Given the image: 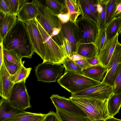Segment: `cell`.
Returning a JSON list of instances; mask_svg holds the SVG:
<instances>
[{
  "label": "cell",
  "instance_id": "50",
  "mask_svg": "<svg viewBox=\"0 0 121 121\" xmlns=\"http://www.w3.org/2000/svg\"><path fill=\"white\" fill-rule=\"evenodd\" d=\"M2 40L0 35V44L2 42Z\"/></svg>",
  "mask_w": 121,
  "mask_h": 121
},
{
  "label": "cell",
  "instance_id": "33",
  "mask_svg": "<svg viewBox=\"0 0 121 121\" xmlns=\"http://www.w3.org/2000/svg\"><path fill=\"white\" fill-rule=\"evenodd\" d=\"M82 15L95 22L97 21L87 4L85 0H78Z\"/></svg>",
  "mask_w": 121,
  "mask_h": 121
},
{
  "label": "cell",
  "instance_id": "38",
  "mask_svg": "<svg viewBox=\"0 0 121 121\" xmlns=\"http://www.w3.org/2000/svg\"><path fill=\"white\" fill-rule=\"evenodd\" d=\"M63 44L65 49L67 57L69 59H71L72 54V52L70 45L68 40L66 38L63 37Z\"/></svg>",
  "mask_w": 121,
  "mask_h": 121
},
{
  "label": "cell",
  "instance_id": "16",
  "mask_svg": "<svg viewBox=\"0 0 121 121\" xmlns=\"http://www.w3.org/2000/svg\"><path fill=\"white\" fill-rule=\"evenodd\" d=\"M117 33L112 38L108 40L103 49L97 55L100 64L104 67L107 66L112 56L118 39Z\"/></svg>",
  "mask_w": 121,
  "mask_h": 121
},
{
  "label": "cell",
  "instance_id": "3",
  "mask_svg": "<svg viewBox=\"0 0 121 121\" xmlns=\"http://www.w3.org/2000/svg\"><path fill=\"white\" fill-rule=\"evenodd\" d=\"M57 82L71 94L78 92L101 84L83 75L65 70L57 80Z\"/></svg>",
  "mask_w": 121,
  "mask_h": 121
},
{
  "label": "cell",
  "instance_id": "24",
  "mask_svg": "<svg viewBox=\"0 0 121 121\" xmlns=\"http://www.w3.org/2000/svg\"><path fill=\"white\" fill-rule=\"evenodd\" d=\"M56 113L61 121H91L87 117L79 116L55 107Z\"/></svg>",
  "mask_w": 121,
  "mask_h": 121
},
{
  "label": "cell",
  "instance_id": "17",
  "mask_svg": "<svg viewBox=\"0 0 121 121\" xmlns=\"http://www.w3.org/2000/svg\"><path fill=\"white\" fill-rule=\"evenodd\" d=\"M60 14H68L69 21L75 23L80 15H82L78 0H63L62 9Z\"/></svg>",
  "mask_w": 121,
  "mask_h": 121
},
{
  "label": "cell",
  "instance_id": "10",
  "mask_svg": "<svg viewBox=\"0 0 121 121\" xmlns=\"http://www.w3.org/2000/svg\"><path fill=\"white\" fill-rule=\"evenodd\" d=\"M29 37L34 52L44 59L45 50L42 38L34 20L25 23Z\"/></svg>",
  "mask_w": 121,
  "mask_h": 121
},
{
  "label": "cell",
  "instance_id": "46",
  "mask_svg": "<svg viewBox=\"0 0 121 121\" xmlns=\"http://www.w3.org/2000/svg\"><path fill=\"white\" fill-rule=\"evenodd\" d=\"M3 52L2 42L0 44V70L3 62Z\"/></svg>",
  "mask_w": 121,
  "mask_h": 121
},
{
  "label": "cell",
  "instance_id": "39",
  "mask_svg": "<svg viewBox=\"0 0 121 121\" xmlns=\"http://www.w3.org/2000/svg\"><path fill=\"white\" fill-rule=\"evenodd\" d=\"M74 61L82 70L92 66L88 62L86 58Z\"/></svg>",
  "mask_w": 121,
  "mask_h": 121
},
{
  "label": "cell",
  "instance_id": "26",
  "mask_svg": "<svg viewBox=\"0 0 121 121\" xmlns=\"http://www.w3.org/2000/svg\"><path fill=\"white\" fill-rule=\"evenodd\" d=\"M32 68H26L24 65L20 67L13 75H10L11 81L14 84L23 81H26L30 73Z\"/></svg>",
  "mask_w": 121,
  "mask_h": 121
},
{
  "label": "cell",
  "instance_id": "6",
  "mask_svg": "<svg viewBox=\"0 0 121 121\" xmlns=\"http://www.w3.org/2000/svg\"><path fill=\"white\" fill-rule=\"evenodd\" d=\"M75 24L78 32V43H95L99 32L96 23L82 15L78 18Z\"/></svg>",
  "mask_w": 121,
  "mask_h": 121
},
{
  "label": "cell",
  "instance_id": "48",
  "mask_svg": "<svg viewBox=\"0 0 121 121\" xmlns=\"http://www.w3.org/2000/svg\"><path fill=\"white\" fill-rule=\"evenodd\" d=\"M6 14L0 11V26Z\"/></svg>",
  "mask_w": 121,
  "mask_h": 121
},
{
  "label": "cell",
  "instance_id": "35",
  "mask_svg": "<svg viewBox=\"0 0 121 121\" xmlns=\"http://www.w3.org/2000/svg\"><path fill=\"white\" fill-rule=\"evenodd\" d=\"M112 87L113 94L121 93V64L118 66Z\"/></svg>",
  "mask_w": 121,
  "mask_h": 121
},
{
  "label": "cell",
  "instance_id": "5",
  "mask_svg": "<svg viewBox=\"0 0 121 121\" xmlns=\"http://www.w3.org/2000/svg\"><path fill=\"white\" fill-rule=\"evenodd\" d=\"M35 0L39 12L36 18L49 35L51 37L53 33L60 31L61 23L57 16L53 14L41 0Z\"/></svg>",
  "mask_w": 121,
  "mask_h": 121
},
{
  "label": "cell",
  "instance_id": "30",
  "mask_svg": "<svg viewBox=\"0 0 121 121\" xmlns=\"http://www.w3.org/2000/svg\"><path fill=\"white\" fill-rule=\"evenodd\" d=\"M99 2L102 5L103 10L102 12L99 14L97 20V24L99 29L103 30L106 27L105 19L106 9V5L109 0H98Z\"/></svg>",
  "mask_w": 121,
  "mask_h": 121
},
{
  "label": "cell",
  "instance_id": "11",
  "mask_svg": "<svg viewBox=\"0 0 121 121\" xmlns=\"http://www.w3.org/2000/svg\"><path fill=\"white\" fill-rule=\"evenodd\" d=\"M121 64V44L118 41L107 66L106 74L101 82L112 86L118 66Z\"/></svg>",
  "mask_w": 121,
  "mask_h": 121
},
{
  "label": "cell",
  "instance_id": "19",
  "mask_svg": "<svg viewBox=\"0 0 121 121\" xmlns=\"http://www.w3.org/2000/svg\"><path fill=\"white\" fill-rule=\"evenodd\" d=\"M24 111L13 107L8 100L0 99V121H4Z\"/></svg>",
  "mask_w": 121,
  "mask_h": 121
},
{
  "label": "cell",
  "instance_id": "9",
  "mask_svg": "<svg viewBox=\"0 0 121 121\" xmlns=\"http://www.w3.org/2000/svg\"><path fill=\"white\" fill-rule=\"evenodd\" d=\"M113 94L112 86L101 82L83 91L72 94L71 96L103 100L108 99Z\"/></svg>",
  "mask_w": 121,
  "mask_h": 121
},
{
  "label": "cell",
  "instance_id": "12",
  "mask_svg": "<svg viewBox=\"0 0 121 121\" xmlns=\"http://www.w3.org/2000/svg\"><path fill=\"white\" fill-rule=\"evenodd\" d=\"M50 98L55 107L78 116L87 117L85 113L70 98H67L58 95H53Z\"/></svg>",
  "mask_w": 121,
  "mask_h": 121
},
{
  "label": "cell",
  "instance_id": "45",
  "mask_svg": "<svg viewBox=\"0 0 121 121\" xmlns=\"http://www.w3.org/2000/svg\"><path fill=\"white\" fill-rule=\"evenodd\" d=\"M86 58L78 54L76 52L72 53L70 60L73 61L76 60Z\"/></svg>",
  "mask_w": 121,
  "mask_h": 121
},
{
  "label": "cell",
  "instance_id": "15",
  "mask_svg": "<svg viewBox=\"0 0 121 121\" xmlns=\"http://www.w3.org/2000/svg\"><path fill=\"white\" fill-rule=\"evenodd\" d=\"M14 84L3 61L0 70V96L2 98L8 99Z\"/></svg>",
  "mask_w": 121,
  "mask_h": 121
},
{
  "label": "cell",
  "instance_id": "34",
  "mask_svg": "<svg viewBox=\"0 0 121 121\" xmlns=\"http://www.w3.org/2000/svg\"><path fill=\"white\" fill-rule=\"evenodd\" d=\"M3 55L9 61L16 64L22 63V58L16 53L12 51L7 50L3 48Z\"/></svg>",
  "mask_w": 121,
  "mask_h": 121
},
{
  "label": "cell",
  "instance_id": "1",
  "mask_svg": "<svg viewBox=\"0 0 121 121\" xmlns=\"http://www.w3.org/2000/svg\"><path fill=\"white\" fill-rule=\"evenodd\" d=\"M2 43L3 48L14 52L22 58L30 59L34 54L26 25L17 19Z\"/></svg>",
  "mask_w": 121,
  "mask_h": 121
},
{
  "label": "cell",
  "instance_id": "21",
  "mask_svg": "<svg viewBox=\"0 0 121 121\" xmlns=\"http://www.w3.org/2000/svg\"><path fill=\"white\" fill-rule=\"evenodd\" d=\"M76 52L86 58L92 57L97 56V49L94 43H80L77 45Z\"/></svg>",
  "mask_w": 121,
  "mask_h": 121
},
{
  "label": "cell",
  "instance_id": "44",
  "mask_svg": "<svg viewBox=\"0 0 121 121\" xmlns=\"http://www.w3.org/2000/svg\"><path fill=\"white\" fill-rule=\"evenodd\" d=\"M121 15V0H120L115 8L113 17H116Z\"/></svg>",
  "mask_w": 121,
  "mask_h": 121
},
{
  "label": "cell",
  "instance_id": "42",
  "mask_svg": "<svg viewBox=\"0 0 121 121\" xmlns=\"http://www.w3.org/2000/svg\"><path fill=\"white\" fill-rule=\"evenodd\" d=\"M61 24L67 22L69 20V16L68 14H60L57 16Z\"/></svg>",
  "mask_w": 121,
  "mask_h": 121
},
{
  "label": "cell",
  "instance_id": "8",
  "mask_svg": "<svg viewBox=\"0 0 121 121\" xmlns=\"http://www.w3.org/2000/svg\"><path fill=\"white\" fill-rule=\"evenodd\" d=\"M25 82L23 81L14 84L8 99L13 106L24 110L31 107L30 97L25 85Z\"/></svg>",
  "mask_w": 121,
  "mask_h": 121
},
{
  "label": "cell",
  "instance_id": "2",
  "mask_svg": "<svg viewBox=\"0 0 121 121\" xmlns=\"http://www.w3.org/2000/svg\"><path fill=\"white\" fill-rule=\"evenodd\" d=\"M69 98L85 113L91 121H104L111 117L107 108L108 99L71 96Z\"/></svg>",
  "mask_w": 121,
  "mask_h": 121
},
{
  "label": "cell",
  "instance_id": "18",
  "mask_svg": "<svg viewBox=\"0 0 121 121\" xmlns=\"http://www.w3.org/2000/svg\"><path fill=\"white\" fill-rule=\"evenodd\" d=\"M107 67L101 64L92 65L82 70V75L92 79L101 82L104 78Z\"/></svg>",
  "mask_w": 121,
  "mask_h": 121
},
{
  "label": "cell",
  "instance_id": "29",
  "mask_svg": "<svg viewBox=\"0 0 121 121\" xmlns=\"http://www.w3.org/2000/svg\"><path fill=\"white\" fill-rule=\"evenodd\" d=\"M120 0H109L106 9L105 24L106 27L114 17L113 15L116 6Z\"/></svg>",
  "mask_w": 121,
  "mask_h": 121
},
{
  "label": "cell",
  "instance_id": "13",
  "mask_svg": "<svg viewBox=\"0 0 121 121\" xmlns=\"http://www.w3.org/2000/svg\"><path fill=\"white\" fill-rule=\"evenodd\" d=\"M60 31L63 37L69 41L71 47L72 53L76 52L77 45L79 42L75 23L69 21L65 23L61 24Z\"/></svg>",
  "mask_w": 121,
  "mask_h": 121
},
{
  "label": "cell",
  "instance_id": "36",
  "mask_svg": "<svg viewBox=\"0 0 121 121\" xmlns=\"http://www.w3.org/2000/svg\"><path fill=\"white\" fill-rule=\"evenodd\" d=\"M3 61L5 66L10 75L14 74L22 65L24 61L20 64H16L8 61L3 56Z\"/></svg>",
  "mask_w": 121,
  "mask_h": 121
},
{
  "label": "cell",
  "instance_id": "23",
  "mask_svg": "<svg viewBox=\"0 0 121 121\" xmlns=\"http://www.w3.org/2000/svg\"><path fill=\"white\" fill-rule=\"evenodd\" d=\"M121 105V93L113 94L108 99L107 108L111 117H114L119 112Z\"/></svg>",
  "mask_w": 121,
  "mask_h": 121
},
{
  "label": "cell",
  "instance_id": "47",
  "mask_svg": "<svg viewBox=\"0 0 121 121\" xmlns=\"http://www.w3.org/2000/svg\"><path fill=\"white\" fill-rule=\"evenodd\" d=\"M97 11L98 14L100 13L102 11L103 8L102 5L97 0Z\"/></svg>",
  "mask_w": 121,
  "mask_h": 121
},
{
  "label": "cell",
  "instance_id": "43",
  "mask_svg": "<svg viewBox=\"0 0 121 121\" xmlns=\"http://www.w3.org/2000/svg\"><path fill=\"white\" fill-rule=\"evenodd\" d=\"M86 59L88 62L92 65L100 64L99 60L96 56L91 58H86Z\"/></svg>",
  "mask_w": 121,
  "mask_h": 121
},
{
  "label": "cell",
  "instance_id": "4",
  "mask_svg": "<svg viewBox=\"0 0 121 121\" xmlns=\"http://www.w3.org/2000/svg\"><path fill=\"white\" fill-rule=\"evenodd\" d=\"M34 20L41 35L44 46L45 54L43 62L62 64L67 57L64 46L58 44L53 40L36 18Z\"/></svg>",
  "mask_w": 121,
  "mask_h": 121
},
{
  "label": "cell",
  "instance_id": "37",
  "mask_svg": "<svg viewBox=\"0 0 121 121\" xmlns=\"http://www.w3.org/2000/svg\"><path fill=\"white\" fill-rule=\"evenodd\" d=\"M88 8L95 17L97 21L98 14L97 9V0H85Z\"/></svg>",
  "mask_w": 121,
  "mask_h": 121
},
{
  "label": "cell",
  "instance_id": "49",
  "mask_svg": "<svg viewBox=\"0 0 121 121\" xmlns=\"http://www.w3.org/2000/svg\"><path fill=\"white\" fill-rule=\"evenodd\" d=\"M104 121H121V120L120 119H117L112 117L109 118Z\"/></svg>",
  "mask_w": 121,
  "mask_h": 121
},
{
  "label": "cell",
  "instance_id": "32",
  "mask_svg": "<svg viewBox=\"0 0 121 121\" xmlns=\"http://www.w3.org/2000/svg\"><path fill=\"white\" fill-rule=\"evenodd\" d=\"M106 43V27L103 30L99 29L98 36L95 43L97 49V54L103 49Z\"/></svg>",
  "mask_w": 121,
  "mask_h": 121
},
{
  "label": "cell",
  "instance_id": "25",
  "mask_svg": "<svg viewBox=\"0 0 121 121\" xmlns=\"http://www.w3.org/2000/svg\"><path fill=\"white\" fill-rule=\"evenodd\" d=\"M17 16L6 14L0 26V35L2 40L12 28L17 19Z\"/></svg>",
  "mask_w": 121,
  "mask_h": 121
},
{
  "label": "cell",
  "instance_id": "41",
  "mask_svg": "<svg viewBox=\"0 0 121 121\" xmlns=\"http://www.w3.org/2000/svg\"><path fill=\"white\" fill-rule=\"evenodd\" d=\"M0 11L5 14H9V10L5 0H0Z\"/></svg>",
  "mask_w": 121,
  "mask_h": 121
},
{
  "label": "cell",
  "instance_id": "14",
  "mask_svg": "<svg viewBox=\"0 0 121 121\" xmlns=\"http://www.w3.org/2000/svg\"><path fill=\"white\" fill-rule=\"evenodd\" d=\"M39 14L37 4L35 0L32 2L24 3L19 9L17 14V20L25 23L34 20Z\"/></svg>",
  "mask_w": 121,
  "mask_h": 121
},
{
  "label": "cell",
  "instance_id": "7",
  "mask_svg": "<svg viewBox=\"0 0 121 121\" xmlns=\"http://www.w3.org/2000/svg\"><path fill=\"white\" fill-rule=\"evenodd\" d=\"M64 68L61 64L45 62L35 67V73L38 81L55 82L58 78L62 75Z\"/></svg>",
  "mask_w": 121,
  "mask_h": 121
},
{
  "label": "cell",
  "instance_id": "51",
  "mask_svg": "<svg viewBox=\"0 0 121 121\" xmlns=\"http://www.w3.org/2000/svg\"><path fill=\"white\" fill-rule=\"evenodd\" d=\"M103 121V120H99V121Z\"/></svg>",
  "mask_w": 121,
  "mask_h": 121
},
{
  "label": "cell",
  "instance_id": "20",
  "mask_svg": "<svg viewBox=\"0 0 121 121\" xmlns=\"http://www.w3.org/2000/svg\"><path fill=\"white\" fill-rule=\"evenodd\" d=\"M47 114L24 111L4 121H44Z\"/></svg>",
  "mask_w": 121,
  "mask_h": 121
},
{
  "label": "cell",
  "instance_id": "31",
  "mask_svg": "<svg viewBox=\"0 0 121 121\" xmlns=\"http://www.w3.org/2000/svg\"><path fill=\"white\" fill-rule=\"evenodd\" d=\"M62 64L64 66L65 70L82 75V69L74 61L69 59L67 57L64 59Z\"/></svg>",
  "mask_w": 121,
  "mask_h": 121
},
{
  "label": "cell",
  "instance_id": "28",
  "mask_svg": "<svg viewBox=\"0 0 121 121\" xmlns=\"http://www.w3.org/2000/svg\"><path fill=\"white\" fill-rule=\"evenodd\" d=\"M5 0L9 10V14L16 16L23 4L27 1L26 0Z\"/></svg>",
  "mask_w": 121,
  "mask_h": 121
},
{
  "label": "cell",
  "instance_id": "22",
  "mask_svg": "<svg viewBox=\"0 0 121 121\" xmlns=\"http://www.w3.org/2000/svg\"><path fill=\"white\" fill-rule=\"evenodd\" d=\"M121 15L114 17L106 26V41L112 38L117 33L121 32Z\"/></svg>",
  "mask_w": 121,
  "mask_h": 121
},
{
  "label": "cell",
  "instance_id": "40",
  "mask_svg": "<svg viewBox=\"0 0 121 121\" xmlns=\"http://www.w3.org/2000/svg\"><path fill=\"white\" fill-rule=\"evenodd\" d=\"M44 121H61L56 113L50 111L47 114Z\"/></svg>",
  "mask_w": 121,
  "mask_h": 121
},
{
  "label": "cell",
  "instance_id": "27",
  "mask_svg": "<svg viewBox=\"0 0 121 121\" xmlns=\"http://www.w3.org/2000/svg\"><path fill=\"white\" fill-rule=\"evenodd\" d=\"M42 1L43 4L56 15L57 16L61 13L63 0H46Z\"/></svg>",
  "mask_w": 121,
  "mask_h": 121
}]
</instances>
